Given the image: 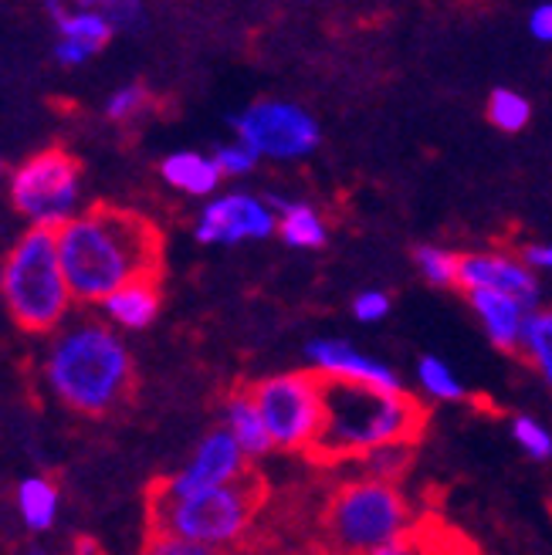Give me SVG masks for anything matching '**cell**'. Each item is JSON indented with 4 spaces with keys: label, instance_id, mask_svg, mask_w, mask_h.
I'll list each match as a JSON object with an SVG mask.
<instances>
[{
    "label": "cell",
    "instance_id": "obj_13",
    "mask_svg": "<svg viewBox=\"0 0 552 555\" xmlns=\"http://www.w3.org/2000/svg\"><path fill=\"white\" fill-rule=\"evenodd\" d=\"M458 288H464V295H475V292L509 295V298L526 305L529 312L539 309V278H536V271L522 258L509 255V251L461 255Z\"/></svg>",
    "mask_w": 552,
    "mask_h": 555
},
{
    "label": "cell",
    "instance_id": "obj_14",
    "mask_svg": "<svg viewBox=\"0 0 552 555\" xmlns=\"http://www.w3.org/2000/svg\"><path fill=\"white\" fill-rule=\"evenodd\" d=\"M159 305H163L159 278H140V282H129L126 288L108 295L99 305V312L116 332L119 328L123 332H143L156 322Z\"/></svg>",
    "mask_w": 552,
    "mask_h": 555
},
{
    "label": "cell",
    "instance_id": "obj_2",
    "mask_svg": "<svg viewBox=\"0 0 552 555\" xmlns=\"http://www.w3.org/2000/svg\"><path fill=\"white\" fill-rule=\"evenodd\" d=\"M51 397L78 416L116 413L136 383L132 352L105 319L78 315L51 336L41 363Z\"/></svg>",
    "mask_w": 552,
    "mask_h": 555
},
{
    "label": "cell",
    "instance_id": "obj_24",
    "mask_svg": "<svg viewBox=\"0 0 552 555\" xmlns=\"http://www.w3.org/2000/svg\"><path fill=\"white\" fill-rule=\"evenodd\" d=\"M418 268L427 278V285L434 288H451L458 285V274H461V255L448 251V247H437V244H424L418 247Z\"/></svg>",
    "mask_w": 552,
    "mask_h": 555
},
{
    "label": "cell",
    "instance_id": "obj_27",
    "mask_svg": "<svg viewBox=\"0 0 552 555\" xmlns=\"http://www.w3.org/2000/svg\"><path fill=\"white\" fill-rule=\"evenodd\" d=\"M146 105H150L146 86H140V81H132V86H119L113 95L105 99V119H113V122H129V119L140 116Z\"/></svg>",
    "mask_w": 552,
    "mask_h": 555
},
{
    "label": "cell",
    "instance_id": "obj_3",
    "mask_svg": "<svg viewBox=\"0 0 552 555\" xmlns=\"http://www.w3.org/2000/svg\"><path fill=\"white\" fill-rule=\"evenodd\" d=\"M424 410L410 393H376L363 386L325 383V424L312 454L319 461L367 457L394 443H413Z\"/></svg>",
    "mask_w": 552,
    "mask_h": 555
},
{
    "label": "cell",
    "instance_id": "obj_6",
    "mask_svg": "<svg viewBox=\"0 0 552 555\" xmlns=\"http://www.w3.org/2000/svg\"><path fill=\"white\" fill-rule=\"evenodd\" d=\"M325 535L336 555H367L410 535V505L397 485L356 478L329 502Z\"/></svg>",
    "mask_w": 552,
    "mask_h": 555
},
{
    "label": "cell",
    "instance_id": "obj_35",
    "mask_svg": "<svg viewBox=\"0 0 552 555\" xmlns=\"http://www.w3.org/2000/svg\"><path fill=\"white\" fill-rule=\"evenodd\" d=\"M367 555H424V552H421L418 539L407 535V539H397V542H390V545H380V548H373V552H367Z\"/></svg>",
    "mask_w": 552,
    "mask_h": 555
},
{
    "label": "cell",
    "instance_id": "obj_7",
    "mask_svg": "<svg viewBox=\"0 0 552 555\" xmlns=\"http://www.w3.org/2000/svg\"><path fill=\"white\" fill-rule=\"evenodd\" d=\"M14 210L31 228L59 234L68 220H75L81 201V166L72 153L51 146L27 156L8 180Z\"/></svg>",
    "mask_w": 552,
    "mask_h": 555
},
{
    "label": "cell",
    "instance_id": "obj_11",
    "mask_svg": "<svg viewBox=\"0 0 552 555\" xmlns=\"http://www.w3.org/2000/svg\"><path fill=\"white\" fill-rule=\"evenodd\" d=\"M279 231V214L271 210V204L265 197H255V193H220V197L207 201L197 228H193V237L201 244H244V241H265Z\"/></svg>",
    "mask_w": 552,
    "mask_h": 555
},
{
    "label": "cell",
    "instance_id": "obj_5",
    "mask_svg": "<svg viewBox=\"0 0 552 555\" xmlns=\"http://www.w3.org/2000/svg\"><path fill=\"white\" fill-rule=\"evenodd\" d=\"M265 488L255 475L190 498H150L153 532L180 535L207 548H231L255 525Z\"/></svg>",
    "mask_w": 552,
    "mask_h": 555
},
{
    "label": "cell",
    "instance_id": "obj_32",
    "mask_svg": "<svg viewBox=\"0 0 552 555\" xmlns=\"http://www.w3.org/2000/svg\"><path fill=\"white\" fill-rule=\"evenodd\" d=\"M51 54H54V62H59L62 68H81L86 62H92V59H95V51H92V48L75 44V41H62V38L54 41Z\"/></svg>",
    "mask_w": 552,
    "mask_h": 555
},
{
    "label": "cell",
    "instance_id": "obj_26",
    "mask_svg": "<svg viewBox=\"0 0 552 555\" xmlns=\"http://www.w3.org/2000/svg\"><path fill=\"white\" fill-rule=\"evenodd\" d=\"M512 440L522 448V454L532 461L552 457V434L536 421V416H526V413L512 416Z\"/></svg>",
    "mask_w": 552,
    "mask_h": 555
},
{
    "label": "cell",
    "instance_id": "obj_21",
    "mask_svg": "<svg viewBox=\"0 0 552 555\" xmlns=\"http://www.w3.org/2000/svg\"><path fill=\"white\" fill-rule=\"evenodd\" d=\"M522 356L529 359L532 370L552 386V309H536L522 332Z\"/></svg>",
    "mask_w": 552,
    "mask_h": 555
},
{
    "label": "cell",
    "instance_id": "obj_29",
    "mask_svg": "<svg viewBox=\"0 0 552 555\" xmlns=\"http://www.w3.org/2000/svg\"><path fill=\"white\" fill-rule=\"evenodd\" d=\"M140 555H220L217 548L197 545V542H187L180 535H167V532H150L146 545Z\"/></svg>",
    "mask_w": 552,
    "mask_h": 555
},
{
    "label": "cell",
    "instance_id": "obj_17",
    "mask_svg": "<svg viewBox=\"0 0 552 555\" xmlns=\"http://www.w3.org/2000/svg\"><path fill=\"white\" fill-rule=\"evenodd\" d=\"M224 427L234 440L238 448L244 451L247 461H258L271 451V437H268V427H265V416L255 403V393L252 390H238L228 397L224 403Z\"/></svg>",
    "mask_w": 552,
    "mask_h": 555
},
{
    "label": "cell",
    "instance_id": "obj_16",
    "mask_svg": "<svg viewBox=\"0 0 552 555\" xmlns=\"http://www.w3.org/2000/svg\"><path fill=\"white\" fill-rule=\"evenodd\" d=\"M159 177L167 186L187 193V197H214L220 180V166L214 163V156L207 153H193V150H180V153H170L167 159L159 163Z\"/></svg>",
    "mask_w": 552,
    "mask_h": 555
},
{
    "label": "cell",
    "instance_id": "obj_28",
    "mask_svg": "<svg viewBox=\"0 0 552 555\" xmlns=\"http://www.w3.org/2000/svg\"><path fill=\"white\" fill-rule=\"evenodd\" d=\"M214 163L220 166V173L224 177H247L261 159L255 156V150H247L244 143L234 139V143H224V146L214 150Z\"/></svg>",
    "mask_w": 552,
    "mask_h": 555
},
{
    "label": "cell",
    "instance_id": "obj_12",
    "mask_svg": "<svg viewBox=\"0 0 552 555\" xmlns=\"http://www.w3.org/2000/svg\"><path fill=\"white\" fill-rule=\"evenodd\" d=\"M306 356H309L312 373L322 383L363 386V390H376V393H407L400 376L390 366L343 339H312Z\"/></svg>",
    "mask_w": 552,
    "mask_h": 555
},
{
    "label": "cell",
    "instance_id": "obj_4",
    "mask_svg": "<svg viewBox=\"0 0 552 555\" xmlns=\"http://www.w3.org/2000/svg\"><path fill=\"white\" fill-rule=\"evenodd\" d=\"M0 301L11 322L31 336H54L72 319V288L65 282L54 231L27 228L0 261Z\"/></svg>",
    "mask_w": 552,
    "mask_h": 555
},
{
    "label": "cell",
    "instance_id": "obj_1",
    "mask_svg": "<svg viewBox=\"0 0 552 555\" xmlns=\"http://www.w3.org/2000/svg\"><path fill=\"white\" fill-rule=\"evenodd\" d=\"M54 237L65 282L78 305H102L129 282L159 278L163 268V237L153 220L136 210H81Z\"/></svg>",
    "mask_w": 552,
    "mask_h": 555
},
{
    "label": "cell",
    "instance_id": "obj_30",
    "mask_svg": "<svg viewBox=\"0 0 552 555\" xmlns=\"http://www.w3.org/2000/svg\"><path fill=\"white\" fill-rule=\"evenodd\" d=\"M352 315L360 322H383L390 315V295L380 288H367L352 298Z\"/></svg>",
    "mask_w": 552,
    "mask_h": 555
},
{
    "label": "cell",
    "instance_id": "obj_36",
    "mask_svg": "<svg viewBox=\"0 0 552 555\" xmlns=\"http://www.w3.org/2000/svg\"><path fill=\"white\" fill-rule=\"evenodd\" d=\"M27 555H44L41 548H27Z\"/></svg>",
    "mask_w": 552,
    "mask_h": 555
},
{
    "label": "cell",
    "instance_id": "obj_18",
    "mask_svg": "<svg viewBox=\"0 0 552 555\" xmlns=\"http://www.w3.org/2000/svg\"><path fill=\"white\" fill-rule=\"evenodd\" d=\"M17 515L24 521V529L31 535H44L59 525L62 515V491L48 475H31L24 478L14 491Z\"/></svg>",
    "mask_w": 552,
    "mask_h": 555
},
{
    "label": "cell",
    "instance_id": "obj_34",
    "mask_svg": "<svg viewBox=\"0 0 552 555\" xmlns=\"http://www.w3.org/2000/svg\"><path fill=\"white\" fill-rule=\"evenodd\" d=\"M522 261H526L532 271L552 274V244H529L526 251H522Z\"/></svg>",
    "mask_w": 552,
    "mask_h": 555
},
{
    "label": "cell",
    "instance_id": "obj_31",
    "mask_svg": "<svg viewBox=\"0 0 552 555\" xmlns=\"http://www.w3.org/2000/svg\"><path fill=\"white\" fill-rule=\"evenodd\" d=\"M108 24L116 27V31H132V27H140L146 11L143 4H132V0H116V4H102Z\"/></svg>",
    "mask_w": 552,
    "mask_h": 555
},
{
    "label": "cell",
    "instance_id": "obj_10",
    "mask_svg": "<svg viewBox=\"0 0 552 555\" xmlns=\"http://www.w3.org/2000/svg\"><path fill=\"white\" fill-rule=\"evenodd\" d=\"M244 475H247L244 451L238 448V440L224 427H217L193 448L190 461L153 491V498H190L201 491L234 485Z\"/></svg>",
    "mask_w": 552,
    "mask_h": 555
},
{
    "label": "cell",
    "instance_id": "obj_9",
    "mask_svg": "<svg viewBox=\"0 0 552 555\" xmlns=\"http://www.w3.org/2000/svg\"><path fill=\"white\" fill-rule=\"evenodd\" d=\"M238 143L255 150L258 159L295 163L316 153L319 122L309 108L285 99H258L231 119Z\"/></svg>",
    "mask_w": 552,
    "mask_h": 555
},
{
    "label": "cell",
    "instance_id": "obj_37",
    "mask_svg": "<svg viewBox=\"0 0 552 555\" xmlns=\"http://www.w3.org/2000/svg\"><path fill=\"white\" fill-rule=\"evenodd\" d=\"M4 173H8V170H4V159H0V180H4Z\"/></svg>",
    "mask_w": 552,
    "mask_h": 555
},
{
    "label": "cell",
    "instance_id": "obj_33",
    "mask_svg": "<svg viewBox=\"0 0 552 555\" xmlns=\"http://www.w3.org/2000/svg\"><path fill=\"white\" fill-rule=\"evenodd\" d=\"M529 31H532L536 41L552 44V4H539V8L529 14Z\"/></svg>",
    "mask_w": 552,
    "mask_h": 555
},
{
    "label": "cell",
    "instance_id": "obj_22",
    "mask_svg": "<svg viewBox=\"0 0 552 555\" xmlns=\"http://www.w3.org/2000/svg\"><path fill=\"white\" fill-rule=\"evenodd\" d=\"M532 119V102L515 89H495L488 95V122L502 132H522Z\"/></svg>",
    "mask_w": 552,
    "mask_h": 555
},
{
    "label": "cell",
    "instance_id": "obj_15",
    "mask_svg": "<svg viewBox=\"0 0 552 555\" xmlns=\"http://www.w3.org/2000/svg\"><path fill=\"white\" fill-rule=\"evenodd\" d=\"M467 305H472V312L478 315L491 346H499L502 352L522 349V332H526V322L532 315L526 305L509 295H491V292L467 295Z\"/></svg>",
    "mask_w": 552,
    "mask_h": 555
},
{
    "label": "cell",
    "instance_id": "obj_8",
    "mask_svg": "<svg viewBox=\"0 0 552 555\" xmlns=\"http://www.w3.org/2000/svg\"><path fill=\"white\" fill-rule=\"evenodd\" d=\"M271 448L312 451L325 424V383L309 373H279L255 386Z\"/></svg>",
    "mask_w": 552,
    "mask_h": 555
},
{
    "label": "cell",
    "instance_id": "obj_25",
    "mask_svg": "<svg viewBox=\"0 0 552 555\" xmlns=\"http://www.w3.org/2000/svg\"><path fill=\"white\" fill-rule=\"evenodd\" d=\"M410 461H413V448H410V443H394V448H380V451L367 454L363 457V467H367V478L397 485L407 475V470H410Z\"/></svg>",
    "mask_w": 552,
    "mask_h": 555
},
{
    "label": "cell",
    "instance_id": "obj_19",
    "mask_svg": "<svg viewBox=\"0 0 552 555\" xmlns=\"http://www.w3.org/2000/svg\"><path fill=\"white\" fill-rule=\"evenodd\" d=\"M271 210L279 214V234L288 247H301V251H316L329 237L325 217L312 204H298L285 197H265Z\"/></svg>",
    "mask_w": 552,
    "mask_h": 555
},
{
    "label": "cell",
    "instance_id": "obj_23",
    "mask_svg": "<svg viewBox=\"0 0 552 555\" xmlns=\"http://www.w3.org/2000/svg\"><path fill=\"white\" fill-rule=\"evenodd\" d=\"M418 383H421V390L434 400H445V403L464 400L461 379L454 376V370L445 363V359H437V356H424L418 363Z\"/></svg>",
    "mask_w": 552,
    "mask_h": 555
},
{
    "label": "cell",
    "instance_id": "obj_20",
    "mask_svg": "<svg viewBox=\"0 0 552 555\" xmlns=\"http://www.w3.org/2000/svg\"><path fill=\"white\" fill-rule=\"evenodd\" d=\"M51 21H54V31H59L62 41H75V44H86L95 54L113 41L116 27L108 24L102 8H62V4H48Z\"/></svg>",
    "mask_w": 552,
    "mask_h": 555
}]
</instances>
